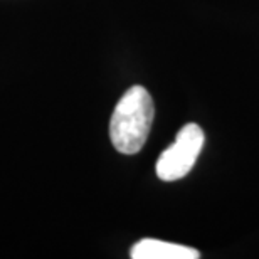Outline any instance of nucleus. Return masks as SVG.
<instances>
[{
	"mask_svg": "<svg viewBox=\"0 0 259 259\" xmlns=\"http://www.w3.org/2000/svg\"><path fill=\"white\" fill-rule=\"evenodd\" d=\"M130 256L133 259H197L200 254L194 247L157 239H142L132 247Z\"/></svg>",
	"mask_w": 259,
	"mask_h": 259,
	"instance_id": "obj_3",
	"label": "nucleus"
},
{
	"mask_svg": "<svg viewBox=\"0 0 259 259\" xmlns=\"http://www.w3.org/2000/svg\"><path fill=\"white\" fill-rule=\"evenodd\" d=\"M204 132L195 123H189L177 133L175 142L160 155L157 162V175L163 182H175L185 177L199 158L204 148Z\"/></svg>",
	"mask_w": 259,
	"mask_h": 259,
	"instance_id": "obj_2",
	"label": "nucleus"
},
{
	"mask_svg": "<svg viewBox=\"0 0 259 259\" xmlns=\"http://www.w3.org/2000/svg\"><path fill=\"white\" fill-rule=\"evenodd\" d=\"M155 115L153 100L143 86H133L121 96L110 121V138L118 152L135 155L143 148Z\"/></svg>",
	"mask_w": 259,
	"mask_h": 259,
	"instance_id": "obj_1",
	"label": "nucleus"
}]
</instances>
